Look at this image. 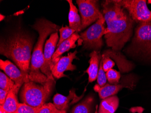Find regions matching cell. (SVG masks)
Wrapping results in <instances>:
<instances>
[{"instance_id": "obj_1", "label": "cell", "mask_w": 151, "mask_h": 113, "mask_svg": "<svg viewBox=\"0 0 151 113\" xmlns=\"http://www.w3.org/2000/svg\"><path fill=\"white\" fill-rule=\"evenodd\" d=\"M102 6L107 24L105 30L106 43L112 50L119 51L132 36L134 21L117 0L104 1Z\"/></svg>"}, {"instance_id": "obj_2", "label": "cell", "mask_w": 151, "mask_h": 113, "mask_svg": "<svg viewBox=\"0 0 151 113\" xmlns=\"http://www.w3.org/2000/svg\"><path fill=\"white\" fill-rule=\"evenodd\" d=\"M33 41L30 37L18 32L1 42L0 53L12 60L24 73L29 75Z\"/></svg>"}, {"instance_id": "obj_3", "label": "cell", "mask_w": 151, "mask_h": 113, "mask_svg": "<svg viewBox=\"0 0 151 113\" xmlns=\"http://www.w3.org/2000/svg\"><path fill=\"white\" fill-rule=\"evenodd\" d=\"M32 27L38 31L39 36L32 54L29 76L31 81L44 85L50 81H52L49 79L45 75L40 72V70H42L44 64V43L47 36L50 34L57 32L60 29V27L45 19L38 20Z\"/></svg>"}, {"instance_id": "obj_4", "label": "cell", "mask_w": 151, "mask_h": 113, "mask_svg": "<svg viewBox=\"0 0 151 113\" xmlns=\"http://www.w3.org/2000/svg\"><path fill=\"white\" fill-rule=\"evenodd\" d=\"M53 81H50L44 85L32 81L24 83L19 94L20 100L29 106L40 108L50 95Z\"/></svg>"}, {"instance_id": "obj_5", "label": "cell", "mask_w": 151, "mask_h": 113, "mask_svg": "<svg viewBox=\"0 0 151 113\" xmlns=\"http://www.w3.org/2000/svg\"><path fill=\"white\" fill-rule=\"evenodd\" d=\"M105 19L102 14L99 19L87 30L80 34L83 44V48L94 49L97 51L102 46V36L105 35Z\"/></svg>"}, {"instance_id": "obj_6", "label": "cell", "mask_w": 151, "mask_h": 113, "mask_svg": "<svg viewBox=\"0 0 151 113\" xmlns=\"http://www.w3.org/2000/svg\"><path fill=\"white\" fill-rule=\"evenodd\" d=\"M134 22L139 23L151 22V11L146 0H117Z\"/></svg>"}, {"instance_id": "obj_7", "label": "cell", "mask_w": 151, "mask_h": 113, "mask_svg": "<svg viewBox=\"0 0 151 113\" xmlns=\"http://www.w3.org/2000/svg\"><path fill=\"white\" fill-rule=\"evenodd\" d=\"M133 43L136 52L151 58V22L139 24L136 28Z\"/></svg>"}, {"instance_id": "obj_8", "label": "cell", "mask_w": 151, "mask_h": 113, "mask_svg": "<svg viewBox=\"0 0 151 113\" xmlns=\"http://www.w3.org/2000/svg\"><path fill=\"white\" fill-rule=\"evenodd\" d=\"M76 1L81 16V30H83L98 20L102 13L97 1L77 0Z\"/></svg>"}, {"instance_id": "obj_9", "label": "cell", "mask_w": 151, "mask_h": 113, "mask_svg": "<svg viewBox=\"0 0 151 113\" xmlns=\"http://www.w3.org/2000/svg\"><path fill=\"white\" fill-rule=\"evenodd\" d=\"M135 78L133 76H127L118 84L107 83L102 87L98 84H96L94 86V90L98 93L100 98L103 100L108 97L115 96L123 88H127L132 90L135 86Z\"/></svg>"}, {"instance_id": "obj_10", "label": "cell", "mask_w": 151, "mask_h": 113, "mask_svg": "<svg viewBox=\"0 0 151 113\" xmlns=\"http://www.w3.org/2000/svg\"><path fill=\"white\" fill-rule=\"evenodd\" d=\"M0 68L15 82V86L13 89L16 95L24 83L31 81L28 75L24 73L9 60L3 61L1 59Z\"/></svg>"}, {"instance_id": "obj_11", "label": "cell", "mask_w": 151, "mask_h": 113, "mask_svg": "<svg viewBox=\"0 0 151 113\" xmlns=\"http://www.w3.org/2000/svg\"><path fill=\"white\" fill-rule=\"evenodd\" d=\"M58 33L51 34L50 37L46 42L44 52V64L41 72L51 80L54 81L51 70L52 59L55 53V49L58 42Z\"/></svg>"}, {"instance_id": "obj_12", "label": "cell", "mask_w": 151, "mask_h": 113, "mask_svg": "<svg viewBox=\"0 0 151 113\" xmlns=\"http://www.w3.org/2000/svg\"><path fill=\"white\" fill-rule=\"evenodd\" d=\"M77 51L76 50L74 52L69 53L67 56L61 57L52 69V76L56 78L60 79L67 76L64 74L66 71H73L75 70L76 66L72 64V63L75 58H77Z\"/></svg>"}, {"instance_id": "obj_13", "label": "cell", "mask_w": 151, "mask_h": 113, "mask_svg": "<svg viewBox=\"0 0 151 113\" xmlns=\"http://www.w3.org/2000/svg\"><path fill=\"white\" fill-rule=\"evenodd\" d=\"M83 95L84 94L78 96L76 93L75 90L72 89L67 96L60 94H56L53 98V104L58 110L67 111L71 105L81 99Z\"/></svg>"}, {"instance_id": "obj_14", "label": "cell", "mask_w": 151, "mask_h": 113, "mask_svg": "<svg viewBox=\"0 0 151 113\" xmlns=\"http://www.w3.org/2000/svg\"><path fill=\"white\" fill-rule=\"evenodd\" d=\"M80 38V36L78 34V32H76L70 38L60 44L52 56L51 70L53 66L59 61L61 58V55L64 53L68 51L71 48H75L76 47V42Z\"/></svg>"}, {"instance_id": "obj_15", "label": "cell", "mask_w": 151, "mask_h": 113, "mask_svg": "<svg viewBox=\"0 0 151 113\" xmlns=\"http://www.w3.org/2000/svg\"><path fill=\"white\" fill-rule=\"evenodd\" d=\"M89 68L86 71L88 75L89 82H92L97 79L102 55L99 52L94 50L90 54Z\"/></svg>"}, {"instance_id": "obj_16", "label": "cell", "mask_w": 151, "mask_h": 113, "mask_svg": "<svg viewBox=\"0 0 151 113\" xmlns=\"http://www.w3.org/2000/svg\"><path fill=\"white\" fill-rule=\"evenodd\" d=\"M119 105L117 96H111L103 99L100 103L98 113H114Z\"/></svg>"}, {"instance_id": "obj_17", "label": "cell", "mask_w": 151, "mask_h": 113, "mask_svg": "<svg viewBox=\"0 0 151 113\" xmlns=\"http://www.w3.org/2000/svg\"><path fill=\"white\" fill-rule=\"evenodd\" d=\"M67 1L69 3L70 6V10L68 15L69 27L78 33L82 30L81 19L79 15L78 9L74 5L72 1L68 0Z\"/></svg>"}, {"instance_id": "obj_18", "label": "cell", "mask_w": 151, "mask_h": 113, "mask_svg": "<svg viewBox=\"0 0 151 113\" xmlns=\"http://www.w3.org/2000/svg\"><path fill=\"white\" fill-rule=\"evenodd\" d=\"M16 95L13 89L10 90L4 104L0 106L5 113H15L17 111L19 103Z\"/></svg>"}, {"instance_id": "obj_19", "label": "cell", "mask_w": 151, "mask_h": 113, "mask_svg": "<svg viewBox=\"0 0 151 113\" xmlns=\"http://www.w3.org/2000/svg\"><path fill=\"white\" fill-rule=\"evenodd\" d=\"M94 98L88 96L73 108L70 113H91L94 104Z\"/></svg>"}, {"instance_id": "obj_20", "label": "cell", "mask_w": 151, "mask_h": 113, "mask_svg": "<svg viewBox=\"0 0 151 113\" xmlns=\"http://www.w3.org/2000/svg\"><path fill=\"white\" fill-rule=\"evenodd\" d=\"M15 83L4 73H0V87L1 89L9 91L14 87Z\"/></svg>"}, {"instance_id": "obj_21", "label": "cell", "mask_w": 151, "mask_h": 113, "mask_svg": "<svg viewBox=\"0 0 151 113\" xmlns=\"http://www.w3.org/2000/svg\"><path fill=\"white\" fill-rule=\"evenodd\" d=\"M59 31L60 32V37L58 43L57 47H58L60 44L64 41L70 38L72 35L76 32L75 30L67 26L66 27L63 26L62 27H61Z\"/></svg>"}, {"instance_id": "obj_22", "label": "cell", "mask_w": 151, "mask_h": 113, "mask_svg": "<svg viewBox=\"0 0 151 113\" xmlns=\"http://www.w3.org/2000/svg\"><path fill=\"white\" fill-rule=\"evenodd\" d=\"M107 80L111 84H116L119 83L120 81V73L117 71L111 69L106 73Z\"/></svg>"}, {"instance_id": "obj_23", "label": "cell", "mask_w": 151, "mask_h": 113, "mask_svg": "<svg viewBox=\"0 0 151 113\" xmlns=\"http://www.w3.org/2000/svg\"><path fill=\"white\" fill-rule=\"evenodd\" d=\"M38 113H67L66 111L58 109L53 104L45 103L38 109Z\"/></svg>"}, {"instance_id": "obj_24", "label": "cell", "mask_w": 151, "mask_h": 113, "mask_svg": "<svg viewBox=\"0 0 151 113\" xmlns=\"http://www.w3.org/2000/svg\"><path fill=\"white\" fill-rule=\"evenodd\" d=\"M38 109H39L23 103L19 104L17 109L15 113H38Z\"/></svg>"}, {"instance_id": "obj_25", "label": "cell", "mask_w": 151, "mask_h": 113, "mask_svg": "<svg viewBox=\"0 0 151 113\" xmlns=\"http://www.w3.org/2000/svg\"><path fill=\"white\" fill-rule=\"evenodd\" d=\"M107 78L106 73L103 68L102 62L101 60L100 62L99 71L97 75V81L98 85L101 87L104 86L106 84Z\"/></svg>"}, {"instance_id": "obj_26", "label": "cell", "mask_w": 151, "mask_h": 113, "mask_svg": "<svg viewBox=\"0 0 151 113\" xmlns=\"http://www.w3.org/2000/svg\"><path fill=\"white\" fill-rule=\"evenodd\" d=\"M101 60L102 62L103 68L106 73L111 69H112L115 65V63L105 53H104L102 55Z\"/></svg>"}, {"instance_id": "obj_27", "label": "cell", "mask_w": 151, "mask_h": 113, "mask_svg": "<svg viewBox=\"0 0 151 113\" xmlns=\"http://www.w3.org/2000/svg\"><path fill=\"white\" fill-rule=\"evenodd\" d=\"M9 92L8 91H6V90H3V89H0V104H1V105L4 104Z\"/></svg>"}, {"instance_id": "obj_28", "label": "cell", "mask_w": 151, "mask_h": 113, "mask_svg": "<svg viewBox=\"0 0 151 113\" xmlns=\"http://www.w3.org/2000/svg\"><path fill=\"white\" fill-rule=\"evenodd\" d=\"M4 18H5V16H2V15H1V21L3 20V19H4Z\"/></svg>"}, {"instance_id": "obj_29", "label": "cell", "mask_w": 151, "mask_h": 113, "mask_svg": "<svg viewBox=\"0 0 151 113\" xmlns=\"http://www.w3.org/2000/svg\"><path fill=\"white\" fill-rule=\"evenodd\" d=\"M0 113H5L4 111H3V109L1 108H0Z\"/></svg>"}, {"instance_id": "obj_30", "label": "cell", "mask_w": 151, "mask_h": 113, "mask_svg": "<svg viewBox=\"0 0 151 113\" xmlns=\"http://www.w3.org/2000/svg\"><path fill=\"white\" fill-rule=\"evenodd\" d=\"M95 113H98V112H97V110H96V112H95Z\"/></svg>"}, {"instance_id": "obj_31", "label": "cell", "mask_w": 151, "mask_h": 113, "mask_svg": "<svg viewBox=\"0 0 151 113\" xmlns=\"http://www.w3.org/2000/svg\"></svg>"}]
</instances>
